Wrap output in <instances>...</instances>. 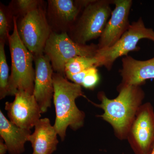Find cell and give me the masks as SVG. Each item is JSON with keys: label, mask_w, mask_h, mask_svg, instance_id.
<instances>
[{"label": "cell", "mask_w": 154, "mask_h": 154, "mask_svg": "<svg viewBox=\"0 0 154 154\" xmlns=\"http://www.w3.org/2000/svg\"><path fill=\"white\" fill-rule=\"evenodd\" d=\"M34 61L35 79L33 95L43 113L51 107L54 93V71L49 59L45 54L34 56Z\"/></svg>", "instance_id": "obj_11"}, {"label": "cell", "mask_w": 154, "mask_h": 154, "mask_svg": "<svg viewBox=\"0 0 154 154\" xmlns=\"http://www.w3.org/2000/svg\"><path fill=\"white\" fill-rule=\"evenodd\" d=\"M127 139L135 154H150L154 145V110L150 102L139 108Z\"/></svg>", "instance_id": "obj_8"}, {"label": "cell", "mask_w": 154, "mask_h": 154, "mask_svg": "<svg viewBox=\"0 0 154 154\" xmlns=\"http://www.w3.org/2000/svg\"><path fill=\"white\" fill-rule=\"evenodd\" d=\"M17 27L21 40L33 56L44 54L53 31L41 4L17 22Z\"/></svg>", "instance_id": "obj_7"}, {"label": "cell", "mask_w": 154, "mask_h": 154, "mask_svg": "<svg viewBox=\"0 0 154 154\" xmlns=\"http://www.w3.org/2000/svg\"><path fill=\"white\" fill-rule=\"evenodd\" d=\"M147 38L154 42V30L146 28L142 18L131 24L129 28L113 46L106 49L98 50L95 57L97 60L96 67L104 66L110 71L114 62L119 57L128 56L130 51L140 49L139 42Z\"/></svg>", "instance_id": "obj_6"}, {"label": "cell", "mask_w": 154, "mask_h": 154, "mask_svg": "<svg viewBox=\"0 0 154 154\" xmlns=\"http://www.w3.org/2000/svg\"><path fill=\"white\" fill-rule=\"evenodd\" d=\"M6 42L0 40V99L8 96L9 68L6 58L5 45Z\"/></svg>", "instance_id": "obj_17"}, {"label": "cell", "mask_w": 154, "mask_h": 154, "mask_svg": "<svg viewBox=\"0 0 154 154\" xmlns=\"http://www.w3.org/2000/svg\"><path fill=\"white\" fill-rule=\"evenodd\" d=\"M15 96L13 102L5 104L9 120L19 127L30 130L41 118L40 107L32 94L19 91Z\"/></svg>", "instance_id": "obj_9"}, {"label": "cell", "mask_w": 154, "mask_h": 154, "mask_svg": "<svg viewBox=\"0 0 154 154\" xmlns=\"http://www.w3.org/2000/svg\"><path fill=\"white\" fill-rule=\"evenodd\" d=\"M64 76L56 72L53 76L56 112L53 126L62 140H64L68 128L76 131L84 125L85 114L77 107L75 100L81 96L87 98L82 86L71 82Z\"/></svg>", "instance_id": "obj_2"}, {"label": "cell", "mask_w": 154, "mask_h": 154, "mask_svg": "<svg viewBox=\"0 0 154 154\" xmlns=\"http://www.w3.org/2000/svg\"><path fill=\"white\" fill-rule=\"evenodd\" d=\"M14 17L8 8H5L4 6L1 5L0 9V40L6 42L8 40L9 30L11 21H13Z\"/></svg>", "instance_id": "obj_19"}, {"label": "cell", "mask_w": 154, "mask_h": 154, "mask_svg": "<svg viewBox=\"0 0 154 154\" xmlns=\"http://www.w3.org/2000/svg\"><path fill=\"white\" fill-rule=\"evenodd\" d=\"M32 154H34L32 153Z\"/></svg>", "instance_id": "obj_23"}, {"label": "cell", "mask_w": 154, "mask_h": 154, "mask_svg": "<svg viewBox=\"0 0 154 154\" xmlns=\"http://www.w3.org/2000/svg\"><path fill=\"white\" fill-rule=\"evenodd\" d=\"M83 8L78 1H48V13L50 22L60 30L63 29V32H65L66 28L70 30Z\"/></svg>", "instance_id": "obj_13"}, {"label": "cell", "mask_w": 154, "mask_h": 154, "mask_svg": "<svg viewBox=\"0 0 154 154\" xmlns=\"http://www.w3.org/2000/svg\"><path fill=\"white\" fill-rule=\"evenodd\" d=\"M122 62L119 72L122 79L118 86H141L146 80L154 79V57L140 60L128 55L122 58Z\"/></svg>", "instance_id": "obj_12"}, {"label": "cell", "mask_w": 154, "mask_h": 154, "mask_svg": "<svg viewBox=\"0 0 154 154\" xmlns=\"http://www.w3.org/2000/svg\"><path fill=\"white\" fill-rule=\"evenodd\" d=\"M30 130L15 125L0 110V135L8 148L10 154H22L25 152V144L31 134Z\"/></svg>", "instance_id": "obj_15"}, {"label": "cell", "mask_w": 154, "mask_h": 154, "mask_svg": "<svg viewBox=\"0 0 154 154\" xmlns=\"http://www.w3.org/2000/svg\"><path fill=\"white\" fill-rule=\"evenodd\" d=\"M132 4L131 0H113L115 7L99 38L98 49L113 46L128 30L131 25L129 16Z\"/></svg>", "instance_id": "obj_10"}, {"label": "cell", "mask_w": 154, "mask_h": 154, "mask_svg": "<svg viewBox=\"0 0 154 154\" xmlns=\"http://www.w3.org/2000/svg\"><path fill=\"white\" fill-rule=\"evenodd\" d=\"M118 96L109 99L102 91L99 92L97 104L88 99L93 105L104 110L101 117L110 124L115 136L121 140L127 139L128 134L139 108L142 105L145 93L141 86H124L117 87Z\"/></svg>", "instance_id": "obj_1"}, {"label": "cell", "mask_w": 154, "mask_h": 154, "mask_svg": "<svg viewBox=\"0 0 154 154\" xmlns=\"http://www.w3.org/2000/svg\"><path fill=\"white\" fill-rule=\"evenodd\" d=\"M28 138L34 154H52L59 143L57 132L48 118L40 119Z\"/></svg>", "instance_id": "obj_14"}, {"label": "cell", "mask_w": 154, "mask_h": 154, "mask_svg": "<svg viewBox=\"0 0 154 154\" xmlns=\"http://www.w3.org/2000/svg\"><path fill=\"white\" fill-rule=\"evenodd\" d=\"M97 63V60L95 57L79 56L73 58L66 64L65 75L79 73L93 67H96Z\"/></svg>", "instance_id": "obj_16"}, {"label": "cell", "mask_w": 154, "mask_h": 154, "mask_svg": "<svg viewBox=\"0 0 154 154\" xmlns=\"http://www.w3.org/2000/svg\"><path fill=\"white\" fill-rule=\"evenodd\" d=\"M8 152V148L2 139L0 140V154H6Z\"/></svg>", "instance_id": "obj_21"}, {"label": "cell", "mask_w": 154, "mask_h": 154, "mask_svg": "<svg viewBox=\"0 0 154 154\" xmlns=\"http://www.w3.org/2000/svg\"><path fill=\"white\" fill-rule=\"evenodd\" d=\"M99 81L98 70L96 67H93L87 70L82 86L86 89L92 90L96 87Z\"/></svg>", "instance_id": "obj_20"}, {"label": "cell", "mask_w": 154, "mask_h": 154, "mask_svg": "<svg viewBox=\"0 0 154 154\" xmlns=\"http://www.w3.org/2000/svg\"><path fill=\"white\" fill-rule=\"evenodd\" d=\"M98 49L97 45L76 42L67 32L53 31L46 42L44 54L49 59L54 71L65 76V66L69 60L79 56L95 57Z\"/></svg>", "instance_id": "obj_5"}, {"label": "cell", "mask_w": 154, "mask_h": 154, "mask_svg": "<svg viewBox=\"0 0 154 154\" xmlns=\"http://www.w3.org/2000/svg\"><path fill=\"white\" fill-rule=\"evenodd\" d=\"M42 2L37 0H17L13 1L8 8L13 17L22 18L38 8Z\"/></svg>", "instance_id": "obj_18"}, {"label": "cell", "mask_w": 154, "mask_h": 154, "mask_svg": "<svg viewBox=\"0 0 154 154\" xmlns=\"http://www.w3.org/2000/svg\"><path fill=\"white\" fill-rule=\"evenodd\" d=\"M150 154H154V145L152 149L151 152V153Z\"/></svg>", "instance_id": "obj_22"}, {"label": "cell", "mask_w": 154, "mask_h": 154, "mask_svg": "<svg viewBox=\"0 0 154 154\" xmlns=\"http://www.w3.org/2000/svg\"><path fill=\"white\" fill-rule=\"evenodd\" d=\"M11 58V72L9 80L8 96H15L19 91L33 95L35 69L34 56L21 40L18 34L17 20L13 19V31L9 36Z\"/></svg>", "instance_id": "obj_3"}, {"label": "cell", "mask_w": 154, "mask_h": 154, "mask_svg": "<svg viewBox=\"0 0 154 154\" xmlns=\"http://www.w3.org/2000/svg\"><path fill=\"white\" fill-rule=\"evenodd\" d=\"M113 0H90L69 30L71 38L79 44L100 38L112 13Z\"/></svg>", "instance_id": "obj_4"}]
</instances>
